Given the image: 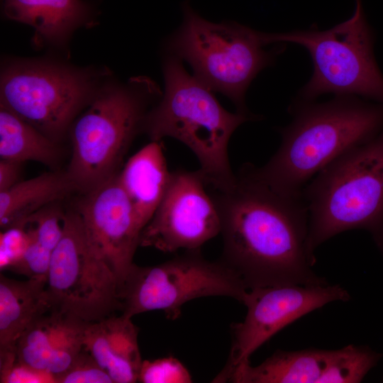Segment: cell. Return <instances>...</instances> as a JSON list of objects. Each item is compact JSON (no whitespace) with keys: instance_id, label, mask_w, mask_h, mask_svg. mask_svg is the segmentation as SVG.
Here are the masks:
<instances>
[{"instance_id":"6da1fadb","label":"cell","mask_w":383,"mask_h":383,"mask_svg":"<svg viewBox=\"0 0 383 383\" xmlns=\"http://www.w3.org/2000/svg\"><path fill=\"white\" fill-rule=\"evenodd\" d=\"M221 219V260L248 290L287 284H328L312 270L309 210L302 196L272 189L245 164L234 185L212 197Z\"/></svg>"},{"instance_id":"7a4b0ae2","label":"cell","mask_w":383,"mask_h":383,"mask_svg":"<svg viewBox=\"0 0 383 383\" xmlns=\"http://www.w3.org/2000/svg\"><path fill=\"white\" fill-rule=\"evenodd\" d=\"M292 121L279 130L280 147L256 174L272 189L290 196L320 171L383 129V104L355 96H335L317 103L297 99Z\"/></svg>"},{"instance_id":"3957f363","label":"cell","mask_w":383,"mask_h":383,"mask_svg":"<svg viewBox=\"0 0 383 383\" xmlns=\"http://www.w3.org/2000/svg\"><path fill=\"white\" fill-rule=\"evenodd\" d=\"M162 70L165 92L148 112L143 129L152 141L172 137L182 142L198 158L205 184L218 192L229 189L236 181L228 160L229 140L240 125L257 117L226 111L210 88L185 70L178 57H167Z\"/></svg>"},{"instance_id":"277c9868","label":"cell","mask_w":383,"mask_h":383,"mask_svg":"<svg viewBox=\"0 0 383 383\" xmlns=\"http://www.w3.org/2000/svg\"><path fill=\"white\" fill-rule=\"evenodd\" d=\"M309 210L308 250L338 233L368 231L383 255V129L344 153L302 190Z\"/></svg>"},{"instance_id":"5b68a950","label":"cell","mask_w":383,"mask_h":383,"mask_svg":"<svg viewBox=\"0 0 383 383\" xmlns=\"http://www.w3.org/2000/svg\"><path fill=\"white\" fill-rule=\"evenodd\" d=\"M161 96L146 77L102 86L71 128L72 153L67 172L77 191L86 193L120 172L131 142L143 128L149 102Z\"/></svg>"},{"instance_id":"8992f818","label":"cell","mask_w":383,"mask_h":383,"mask_svg":"<svg viewBox=\"0 0 383 383\" xmlns=\"http://www.w3.org/2000/svg\"><path fill=\"white\" fill-rule=\"evenodd\" d=\"M353 16L325 30L262 33L265 45L291 43L304 47L313 63V73L299 99L314 101L326 94L355 96L383 104V74L374 53V35L362 1L355 0Z\"/></svg>"},{"instance_id":"52a82bcc","label":"cell","mask_w":383,"mask_h":383,"mask_svg":"<svg viewBox=\"0 0 383 383\" xmlns=\"http://www.w3.org/2000/svg\"><path fill=\"white\" fill-rule=\"evenodd\" d=\"M107 73L48 59L9 60L1 70L0 104L58 143Z\"/></svg>"},{"instance_id":"ba28073f","label":"cell","mask_w":383,"mask_h":383,"mask_svg":"<svg viewBox=\"0 0 383 383\" xmlns=\"http://www.w3.org/2000/svg\"><path fill=\"white\" fill-rule=\"evenodd\" d=\"M183 9L184 21L170 38L169 49L213 91L228 97L238 111L250 113L245 105L248 87L284 48L266 51L260 32L235 22H209L188 4Z\"/></svg>"},{"instance_id":"9c48e42d","label":"cell","mask_w":383,"mask_h":383,"mask_svg":"<svg viewBox=\"0 0 383 383\" xmlns=\"http://www.w3.org/2000/svg\"><path fill=\"white\" fill-rule=\"evenodd\" d=\"M248 289L240 277L221 260L209 261L199 249L148 267L133 263L120 288L121 314L161 310L177 318L182 306L194 299L223 296L243 303Z\"/></svg>"},{"instance_id":"30bf717a","label":"cell","mask_w":383,"mask_h":383,"mask_svg":"<svg viewBox=\"0 0 383 383\" xmlns=\"http://www.w3.org/2000/svg\"><path fill=\"white\" fill-rule=\"evenodd\" d=\"M46 291L51 309L87 323L121 311L118 279L91 245L76 210L65 213L63 234L52 252Z\"/></svg>"},{"instance_id":"8fae6325","label":"cell","mask_w":383,"mask_h":383,"mask_svg":"<svg viewBox=\"0 0 383 383\" xmlns=\"http://www.w3.org/2000/svg\"><path fill=\"white\" fill-rule=\"evenodd\" d=\"M350 299L349 293L339 284H287L248 290L243 303L246 316L242 322L232 324L230 355L213 382H224L235 368L249 362L258 348L287 325L328 303Z\"/></svg>"},{"instance_id":"7c38bea8","label":"cell","mask_w":383,"mask_h":383,"mask_svg":"<svg viewBox=\"0 0 383 383\" xmlns=\"http://www.w3.org/2000/svg\"><path fill=\"white\" fill-rule=\"evenodd\" d=\"M204 185L199 170L171 172L165 194L142 231L140 246L165 252L197 250L221 233L217 207Z\"/></svg>"},{"instance_id":"4fadbf2b","label":"cell","mask_w":383,"mask_h":383,"mask_svg":"<svg viewBox=\"0 0 383 383\" xmlns=\"http://www.w3.org/2000/svg\"><path fill=\"white\" fill-rule=\"evenodd\" d=\"M382 355L367 346L349 345L339 350H277L257 366L235 368L226 382L358 383Z\"/></svg>"},{"instance_id":"5bb4252c","label":"cell","mask_w":383,"mask_h":383,"mask_svg":"<svg viewBox=\"0 0 383 383\" xmlns=\"http://www.w3.org/2000/svg\"><path fill=\"white\" fill-rule=\"evenodd\" d=\"M118 174L84 193L76 211L91 245L114 272L120 289L134 263L143 228Z\"/></svg>"},{"instance_id":"9a60e30c","label":"cell","mask_w":383,"mask_h":383,"mask_svg":"<svg viewBox=\"0 0 383 383\" xmlns=\"http://www.w3.org/2000/svg\"><path fill=\"white\" fill-rule=\"evenodd\" d=\"M87 322L56 309L38 317L16 345L17 360L57 378L84 348Z\"/></svg>"},{"instance_id":"2e32d148","label":"cell","mask_w":383,"mask_h":383,"mask_svg":"<svg viewBox=\"0 0 383 383\" xmlns=\"http://www.w3.org/2000/svg\"><path fill=\"white\" fill-rule=\"evenodd\" d=\"M3 13L32 26V42L38 48H65L74 31L94 21V9L84 0H4Z\"/></svg>"},{"instance_id":"e0dca14e","label":"cell","mask_w":383,"mask_h":383,"mask_svg":"<svg viewBox=\"0 0 383 383\" xmlns=\"http://www.w3.org/2000/svg\"><path fill=\"white\" fill-rule=\"evenodd\" d=\"M132 318L121 313L88 323L84 348L111 377L113 383L138 381L142 364L138 343L139 328Z\"/></svg>"},{"instance_id":"ac0fdd59","label":"cell","mask_w":383,"mask_h":383,"mask_svg":"<svg viewBox=\"0 0 383 383\" xmlns=\"http://www.w3.org/2000/svg\"><path fill=\"white\" fill-rule=\"evenodd\" d=\"M45 279L17 280L0 274V367L17 359V343L28 327L51 309Z\"/></svg>"},{"instance_id":"d6986e66","label":"cell","mask_w":383,"mask_h":383,"mask_svg":"<svg viewBox=\"0 0 383 383\" xmlns=\"http://www.w3.org/2000/svg\"><path fill=\"white\" fill-rule=\"evenodd\" d=\"M144 228L168 188V171L160 141H151L133 155L118 174Z\"/></svg>"},{"instance_id":"ffe728a7","label":"cell","mask_w":383,"mask_h":383,"mask_svg":"<svg viewBox=\"0 0 383 383\" xmlns=\"http://www.w3.org/2000/svg\"><path fill=\"white\" fill-rule=\"evenodd\" d=\"M77 191L67 172H50L0 192L1 230L19 224L37 211Z\"/></svg>"},{"instance_id":"44dd1931","label":"cell","mask_w":383,"mask_h":383,"mask_svg":"<svg viewBox=\"0 0 383 383\" xmlns=\"http://www.w3.org/2000/svg\"><path fill=\"white\" fill-rule=\"evenodd\" d=\"M0 157L23 163L54 166L60 157L57 143L17 115L0 107Z\"/></svg>"},{"instance_id":"7402d4cb","label":"cell","mask_w":383,"mask_h":383,"mask_svg":"<svg viewBox=\"0 0 383 383\" xmlns=\"http://www.w3.org/2000/svg\"><path fill=\"white\" fill-rule=\"evenodd\" d=\"M57 203L43 207L17 225L23 226L33 240L52 252L60 242L64 229L65 213Z\"/></svg>"},{"instance_id":"603a6c76","label":"cell","mask_w":383,"mask_h":383,"mask_svg":"<svg viewBox=\"0 0 383 383\" xmlns=\"http://www.w3.org/2000/svg\"><path fill=\"white\" fill-rule=\"evenodd\" d=\"M142 383H190L188 370L173 357L142 362L138 381Z\"/></svg>"},{"instance_id":"cb8c5ba5","label":"cell","mask_w":383,"mask_h":383,"mask_svg":"<svg viewBox=\"0 0 383 383\" xmlns=\"http://www.w3.org/2000/svg\"><path fill=\"white\" fill-rule=\"evenodd\" d=\"M57 383H113L111 377L84 348Z\"/></svg>"},{"instance_id":"d4e9b609","label":"cell","mask_w":383,"mask_h":383,"mask_svg":"<svg viewBox=\"0 0 383 383\" xmlns=\"http://www.w3.org/2000/svg\"><path fill=\"white\" fill-rule=\"evenodd\" d=\"M30 241L21 226L3 230L0 234V269L11 270L21 259Z\"/></svg>"},{"instance_id":"484cf974","label":"cell","mask_w":383,"mask_h":383,"mask_svg":"<svg viewBox=\"0 0 383 383\" xmlns=\"http://www.w3.org/2000/svg\"><path fill=\"white\" fill-rule=\"evenodd\" d=\"M52 252L30 236V241L23 255L11 271L23 274L27 278L47 280Z\"/></svg>"},{"instance_id":"4316f807","label":"cell","mask_w":383,"mask_h":383,"mask_svg":"<svg viewBox=\"0 0 383 383\" xmlns=\"http://www.w3.org/2000/svg\"><path fill=\"white\" fill-rule=\"evenodd\" d=\"M1 383H57L50 373L35 369L16 360L4 372H0Z\"/></svg>"},{"instance_id":"83f0119b","label":"cell","mask_w":383,"mask_h":383,"mask_svg":"<svg viewBox=\"0 0 383 383\" xmlns=\"http://www.w3.org/2000/svg\"><path fill=\"white\" fill-rule=\"evenodd\" d=\"M22 163L1 159L0 161V192L12 187L19 181Z\"/></svg>"}]
</instances>
